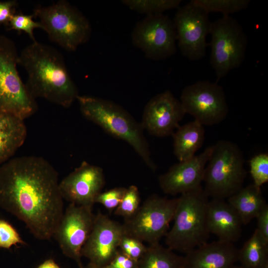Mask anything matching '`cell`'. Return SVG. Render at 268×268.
Wrapping results in <instances>:
<instances>
[{
	"mask_svg": "<svg viewBox=\"0 0 268 268\" xmlns=\"http://www.w3.org/2000/svg\"><path fill=\"white\" fill-rule=\"evenodd\" d=\"M58 173L45 158H12L0 166V207L37 239L52 238L64 213Z\"/></svg>",
	"mask_w": 268,
	"mask_h": 268,
	"instance_id": "cell-1",
	"label": "cell"
},
{
	"mask_svg": "<svg viewBox=\"0 0 268 268\" xmlns=\"http://www.w3.org/2000/svg\"><path fill=\"white\" fill-rule=\"evenodd\" d=\"M18 64L27 72L25 84L31 96L69 108L79 95L63 55L55 48L37 41L25 47Z\"/></svg>",
	"mask_w": 268,
	"mask_h": 268,
	"instance_id": "cell-2",
	"label": "cell"
},
{
	"mask_svg": "<svg viewBox=\"0 0 268 268\" xmlns=\"http://www.w3.org/2000/svg\"><path fill=\"white\" fill-rule=\"evenodd\" d=\"M82 115L113 137L127 142L146 165L155 171L157 166L151 156L144 129L124 108L107 99L91 95L77 98Z\"/></svg>",
	"mask_w": 268,
	"mask_h": 268,
	"instance_id": "cell-3",
	"label": "cell"
},
{
	"mask_svg": "<svg viewBox=\"0 0 268 268\" xmlns=\"http://www.w3.org/2000/svg\"><path fill=\"white\" fill-rule=\"evenodd\" d=\"M208 198L202 186L178 198L174 223L165 237L167 247L186 254L207 242Z\"/></svg>",
	"mask_w": 268,
	"mask_h": 268,
	"instance_id": "cell-4",
	"label": "cell"
},
{
	"mask_svg": "<svg viewBox=\"0 0 268 268\" xmlns=\"http://www.w3.org/2000/svg\"><path fill=\"white\" fill-rule=\"evenodd\" d=\"M244 162L236 144L220 140L213 145L202 181L207 196L225 200L240 190L247 175Z\"/></svg>",
	"mask_w": 268,
	"mask_h": 268,
	"instance_id": "cell-5",
	"label": "cell"
},
{
	"mask_svg": "<svg viewBox=\"0 0 268 268\" xmlns=\"http://www.w3.org/2000/svg\"><path fill=\"white\" fill-rule=\"evenodd\" d=\"M33 15L39 19L41 29L49 39L68 51H75L91 37L92 28L88 19L66 0L48 6L39 5L34 8Z\"/></svg>",
	"mask_w": 268,
	"mask_h": 268,
	"instance_id": "cell-6",
	"label": "cell"
},
{
	"mask_svg": "<svg viewBox=\"0 0 268 268\" xmlns=\"http://www.w3.org/2000/svg\"><path fill=\"white\" fill-rule=\"evenodd\" d=\"M18 57L14 42L0 36V112L24 120L37 111L38 105L19 75Z\"/></svg>",
	"mask_w": 268,
	"mask_h": 268,
	"instance_id": "cell-7",
	"label": "cell"
},
{
	"mask_svg": "<svg viewBox=\"0 0 268 268\" xmlns=\"http://www.w3.org/2000/svg\"><path fill=\"white\" fill-rule=\"evenodd\" d=\"M209 34L210 63L218 81L241 66L248 39L241 24L230 15H223L211 22Z\"/></svg>",
	"mask_w": 268,
	"mask_h": 268,
	"instance_id": "cell-8",
	"label": "cell"
},
{
	"mask_svg": "<svg viewBox=\"0 0 268 268\" xmlns=\"http://www.w3.org/2000/svg\"><path fill=\"white\" fill-rule=\"evenodd\" d=\"M177 198L168 199L152 195L140 205L131 217L124 219V235L149 245L159 243L169 231L173 220Z\"/></svg>",
	"mask_w": 268,
	"mask_h": 268,
	"instance_id": "cell-9",
	"label": "cell"
},
{
	"mask_svg": "<svg viewBox=\"0 0 268 268\" xmlns=\"http://www.w3.org/2000/svg\"><path fill=\"white\" fill-rule=\"evenodd\" d=\"M180 102L187 114L203 126L219 124L229 108L223 88L208 81H198L182 90Z\"/></svg>",
	"mask_w": 268,
	"mask_h": 268,
	"instance_id": "cell-10",
	"label": "cell"
},
{
	"mask_svg": "<svg viewBox=\"0 0 268 268\" xmlns=\"http://www.w3.org/2000/svg\"><path fill=\"white\" fill-rule=\"evenodd\" d=\"M208 14L192 0L177 8L173 19L178 47L190 61L200 60L205 55L211 23Z\"/></svg>",
	"mask_w": 268,
	"mask_h": 268,
	"instance_id": "cell-11",
	"label": "cell"
},
{
	"mask_svg": "<svg viewBox=\"0 0 268 268\" xmlns=\"http://www.w3.org/2000/svg\"><path fill=\"white\" fill-rule=\"evenodd\" d=\"M131 39L133 45L152 60L166 59L177 51L173 19L163 13L146 16L137 22Z\"/></svg>",
	"mask_w": 268,
	"mask_h": 268,
	"instance_id": "cell-12",
	"label": "cell"
},
{
	"mask_svg": "<svg viewBox=\"0 0 268 268\" xmlns=\"http://www.w3.org/2000/svg\"><path fill=\"white\" fill-rule=\"evenodd\" d=\"M96 214L92 207L69 203L54 234L63 253L84 268L81 249L92 229Z\"/></svg>",
	"mask_w": 268,
	"mask_h": 268,
	"instance_id": "cell-13",
	"label": "cell"
},
{
	"mask_svg": "<svg viewBox=\"0 0 268 268\" xmlns=\"http://www.w3.org/2000/svg\"><path fill=\"white\" fill-rule=\"evenodd\" d=\"M124 235L122 224L99 212L81 254L98 268L106 266L119 250V246Z\"/></svg>",
	"mask_w": 268,
	"mask_h": 268,
	"instance_id": "cell-14",
	"label": "cell"
},
{
	"mask_svg": "<svg viewBox=\"0 0 268 268\" xmlns=\"http://www.w3.org/2000/svg\"><path fill=\"white\" fill-rule=\"evenodd\" d=\"M105 184L103 169L83 161L59 182V188L69 203L92 207Z\"/></svg>",
	"mask_w": 268,
	"mask_h": 268,
	"instance_id": "cell-15",
	"label": "cell"
},
{
	"mask_svg": "<svg viewBox=\"0 0 268 268\" xmlns=\"http://www.w3.org/2000/svg\"><path fill=\"white\" fill-rule=\"evenodd\" d=\"M186 112L180 100L169 90L157 94L145 105L141 124L157 137L172 135Z\"/></svg>",
	"mask_w": 268,
	"mask_h": 268,
	"instance_id": "cell-16",
	"label": "cell"
},
{
	"mask_svg": "<svg viewBox=\"0 0 268 268\" xmlns=\"http://www.w3.org/2000/svg\"><path fill=\"white\" fill-rule=\"evenodd\" d=\"M213 149L210 146L199 155L171 166L158 177V183L166 194H182L201 186L206 165Z\"/></svg>",
	"mask_w": 268,
	"mask_h": 268,
	"instance_id": "cell-17",
	"label": "cell"
},
{
	"mask_svg": "<svg viewBox=\"0 0 268 268\" xmlns=\"http://www.w3.org/2000/svg\"><path fill=\"white\" fill-rule=\"evenodd\" d=\"M238 252L233 243L206 242L186 254L184 268H232L238 261Z\"/></svg>",
	"mask_w": 268,
	"mask_h": 268,
	"instance_id": "cell-18",
	"label": "cell"
},
{
	"mask_svg": "<svg viewBox=\"0 0 268 268\" xmlns=\"http://www.w3.org/2000/svg\"><path fill=\"white\" fill-rule=\"evenodd\" d=\"M207 221L210 233L219 240L234 243L241 236L243 225L241 219L225 199L212 198L208 201Z\"/></svg>",
	"mask_w": 268,
	"mask_h": 268,
	"instance_id": "cell-19",
	"label": "cell"
},
{
	"mask_svg": "<svg viewBox=\"0 0 268 268\" xmlns=\"http://www.w3.org/2000/svg\"><path fill=\"white\" fill-rule=\"evenodd\" d=\"M27 136L24 120L0 112V166L11 159L23 145Z\"/></svg>",
	"mask_w": 268,
	"mask_h": 268,
	"instance_id": "cell-20",
	"label": "cell"
},
{
	"mask_svg": "<svg viewBox=\"0 0 268 268\" xmlns=\"http://www.w3.org/2000/svg\"><path fill=\"white\" fill-rule=\"evenodd\" d=\"M172 135L174 153L179 162L195 156L202 145L205 131L204 126L194 120L179 126Z\"/></svg>",
	"mask_w": 268,
	"mask_h": 268,
	"instance_id": "cell-21",
	"label": "cell"
},
{
	"mask_svg": "<svg viewBox=\"0 0 268 268\" xmlns=\"http://www.w3.org/2000/svg\"><path fill=\"white\" fill-rule=\"evenodd\" d=\"M227 201L238 213L243 225L250 223L267 204L261 187L254 184L242 187L229 197Z\"/></svg>",
	"mask_w": 268,
	"mask_h": 268,
	"instance_id": "cell-22",
	"label": "cell"
},
{
	"mask_svg": "<svg viewBox=\"0 0 268 268\" xmlns=\"http://www.w3.org/2000/svg\"><path fill=\"white\" fill-rule=\"evenodd\" d=\"M184 257L176 254L159 243L149 245L138 261L137 268H184Z\"/></svg>",
	"mask_w": 268,
	"mask_h": 268,
	"instance_id": "cell-23",
	"label": "cell"
},
{
	"mask_svg": "<svg viewBox=\"0 0 268 268\" xmlns=\"http://www.w3.org/2000/svg\"><path fill=\"white\" fill-rule=\"evenodd\" d=\"M238 261L246 268H262L268 262V242L257 229L238 252Z\"/></svg>",
	"mask_w": 268,
	"mask_h": 268,
	"instance_id": "cell-24",
	"label": "cell"
},
{
	"mask_svg": "<svg viewBox=\"0 0 268 268\" xmlns=\"http://www.w3.org/2000/svg\"><path fill=\"white\" fill-rule=\"evenodd\" d=\"M181 0H123L122 3L129 8L147 16L162 14L164 11L178 8Z\"/></svg>",
	"mask_w": 268,
	"mask_h": 268,
	"instance_id": "cell-25",
	"label": "cell"
},
{
	"mask_svg": "<svg viewBox=\"0 0 268 268\" xmlns=\"http://www.w3.org/2000/svg\"><path fill=\"white\" fill-rule=\"evenodd\" d=\"M207 13L218 12L223 15L238 12L248 8L249 0H193Z\"/></svg>",
	"mask_w": 268,
	"mask_h": 268,
	"instance_id": "cell-26",
	"label": "cell"
},
{
	"mask_svg": "<svg viewBox=\"0 0 268 268\" xmlns=\"http://www.w3.org/2000/svg\"><path fill=\"white\" fill-rule=\"evenodd\" d=\"M140 198L137 187L131 185L127 188L123 198L115 209L114 214L126 219L133 216L140 204Z\"/></svg>",
	"mask_w": 268,
	"mask_h": 268,
	"instance_id": "cell-27",
	"label": "cell"
},
{
	"mask_svg": "<svg viewBox=\"0 0 268 268\" xmlns=\"http://www.w3.org/2000/svg\"><path fill=\"white\" fill-rule=\"evenodd\" d=\"M250 172L254 184L261 187L268 182V154L262 153L252 157L249 161Z\"/></svg>",
	"mask_w": 268,
	"mask_h": 268,
	"instance_id": "cell-28",
	"label": "cell"
},
{
	"mask_svg": "<svg viewBox=\"0 0 268 268\" xmlns=\"http://www.w3.org/2000/svg\"><path fill=\"white\" fill-rule=\"evenodd\" d=\"M34 16L22 13V12L14 14L8 23L9 30H14L19 32H24L33 40L36 41L34 30L35 28H42L38 21L33 20Z\"/></svg>",
	"mask_w": 268,
	"mask_h": 268,
	"instance_id": "cell-29",
	"label": "cell"
},
{
	"mask_svg": "<svg viewBox=\"0 0 268 268\" xmlns=\"http://www.w3.org/2000/svg\"><path fill=\"white\" fill-rule=\"evenodd\" d=\"M147 247L139 240L124 235L120 242L119 249L130 258L138 261L146 252Z\"/></svg>",
	"mask_w": 268,
	"mask_h": 268,
	"instance_id": "cell-30",
	"label": "cell"
},
{
	"mask_svg": "<svg viewBox=\"0 0 268 268\" xmlns=\"http://www.w3.org/2000/svg\"><path fill=\"white\" fill-rule=\"evenodd\" d=\"M16 230L7 221L0 220V247L9 249L17 244H25Z\"/></svg>",
	"mask_w": 268,
	"mask_h": 268,
	"instance_id": "cell-31",
	"label": "cell"
},
{
	"mask_svg": "<svg viewBox=\"0 0 268 268\" xmlns=\"http://www.w3.org/2000/svg\"><path fill=\"white\" fill-rule=\"evenodd\" d=\"M127 188L116 187L104 192H101L95 199V203L103 205L108 210L116 209L121 203Z\"/></svg>",
	"mask_w": 268,
	"mask_h": 268,
	"instance_id": "cell-32",
	"label": "cell"
},
{
	"mask_svg": "<svg viewBox=\"0 0 268 268\" xmlns=\"http://www.w3.org/2000/svg\"><path fill=\"white\" fill-rule=\"evenodd\" d=\"M138 261L133 260L120 250L111 261L103 268H137Z\"/></svg>",
	"mask_w": 268,
	"mask_h": 268,
	"instance_id": "cell-33",
	"label": "cell"
},
{
	"mask_svg": "<svg viewBox=\"0 0 268 268\" xmlns=\"http://www.w3.org/2000/svg\"><path fill=\"white\" fill-rule=\"evenodd\" d=\"M16 5L15 0L0 1V24L8 25L10 19L15 14Z\"/></svg>",
	"mask_w": 268,
	"mask_h": 268,
	"instance_id": "cell-34",
	"label": "cell"
},
{
	"mask_svg": "<svg viewBox=\"0 0 268 268\" xmlns=\"http://www.w3.org/2000/svg\"><path fill=\"white\" fill-rule=\"evenodd\" d=\"M257 230L268 242V205L266 204L257 215Z\"/></svg>",
	"mask_w": 268,
	"mask_h": 268,
	"instance_id": "cell-35",
	"label": "cell"
},
{
	"mask_svg": "<svg viewBox=\"0 0 268 268\" xmlns=\"http://www.w3.org/2000/svg\"><path fill=\"white\" fill-rule=\"evenodd\" d=\"M37 268H60L59 265L52 259L45 261Z\"/></svg>",
	"mask_w": 268,
	"mask_h": 268,
	"instance_id": "cell-36",
	"label": "cell"
},
{
	"mask_svg": "<svg viewBox=\"0 0 268 268\" xmlns=\"http://www.w3.org/2000/svg\"><path fill=\"white\" fill-rule=\"evenodd\" d=\"M84 268H98L91 263H89Z\"/></svg>",
	"mask_w": 268,
	"mask_h": 268,
	"instance_id": "cell-37",
	"label": "cell"
},
{
	"mask_svg": "<svg viewBox=\"0 0 268 268\" xmlns=\"http://www.w3.org/2000/svg\"><path fill=\"white\" fill-rule=\"evenodd\" d=\"M262 268H268V262H267L264 266Z\"/></svg>",
	"mask_w": 268,
	"mask_h": 268,
	"instance_id": "cell-38",
	"label": "cell"
},
{
	"mask_svg": "<svg viewBox=\"0 0 268 268\" xmlns=\"http://www.w3.org/2000/svg\"><path fill=\"white\" fill-rule=\"evenodd\" d=\"M232 268H245V267H244L243 266H239V267L234 266Z\"/></svg>",
	"mask_w": 268,
	"mask_h": 268,
	"instance_id": "cell-39",
	"label": "cell"
}]
</instances>
